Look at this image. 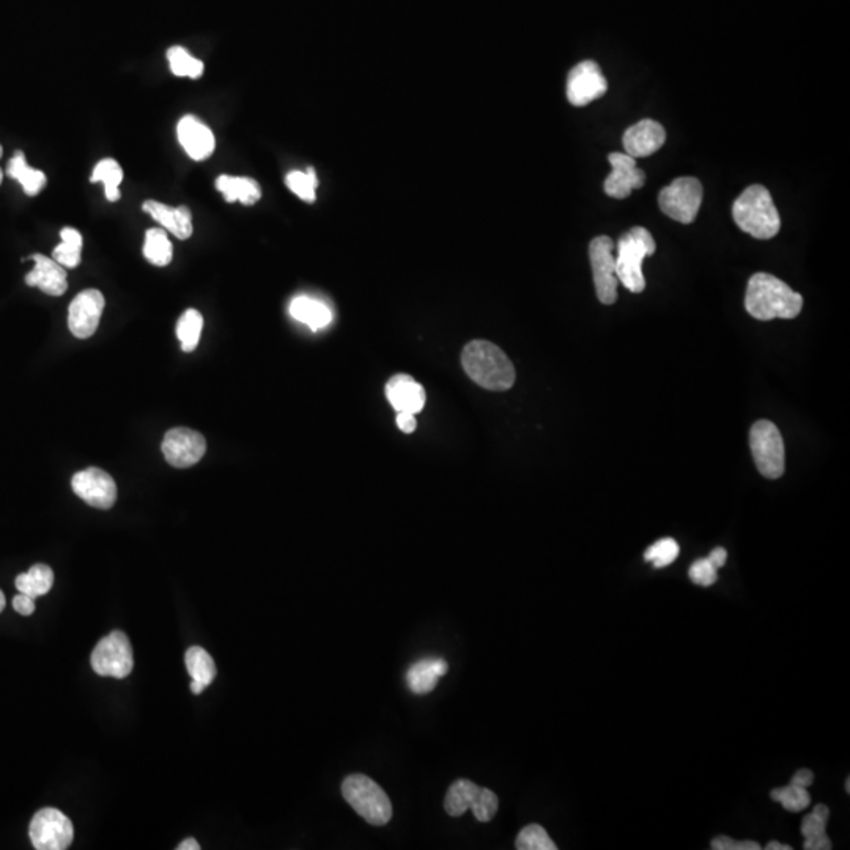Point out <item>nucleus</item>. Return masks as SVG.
Wrapping results in <instances>:
<instances>
[{"instance_id": "1", "label": "nucleus", "mask_w": 850, "mask_h": 850, "mask_svg": "<svg viewBox=\"0 0 850 850\" xmlns=\"http://www.w3.org/2000/svg\"><path fill=\"white\" fill-rule=\"evenodd\" d=\"M745 307L751 317L761 322L792 320L802 312L803 298L773 274L756 273L748 282Z\"/></svg>"}, {"instance_id": "2", "label": "nucleus", "mask_w": 850, "mask_h": 850, "mask_svg": "<svg viewBox=\"0 0 850 850\" xmlns=\"http://www.w3.org/2000/svg\"><path fill=\"white\" fill-rule=\"evenodd\" d=\"M462 366L476 385L488 391H507L515 383V367L498 345L473 340L463 348Z\"/></svg>"}, {"instance_id": "3", "label": "nucleus", "mask_w": 850, "mask_h": 850, "mask_svg": "<svg viewBox=\"0 0 850 850\" xmlns=\"http://www.w3.org/2000/svg\"><path fill=\"white\" fill-rule=\"evenodd\" d=\"M732 216L740 230L758 240L777 237L781 218L773 204L769 189L761 185L748 186L734 202Z\"/></svg>"}, {"instance_id": "4", "label": "nucleus", "mask_w": 850, "mask_h": 850, "mask_svg": "<svg viewBox=\"0 0 850 850\" xmlns=\"http://www.w3.org/2000/svg\"><path fill=\"white\" fill-rule=\"evenodd\" d=\"M657 249L654 237L644 227H633L624 233L618 241L616 257V276L625 289L632 293H641L646 289L643 274V262Z\"/></svg>"}, {"instance_id": "5", "label": "nucleus", "mask_w": 850, "mask_h": 850, "mask_svg": "<svg viewBox=\"0 0 850 850\" xmlns=\"http://www.w3.org/2000/svg\"><path fill=\"white\" fill-rule=\"evenodd\" d=\"M342 795L353 810L375 827H383L392 817V805L388 794L380 784L363 773H353L342 783Z\"/></svg>"}, {"instance_id": "6", "label": "nucleus", "mask_w": 850, "mask_h": 850, "mask_svg": "<svg viewBox=\"0 0 850 850\" xmlns=\"http://www.w3.org/2000/svg\"><path fill=\"white\" fill-rule=\"evenodd\" d=\"M750 448L759 473L767 479H780L786 470L784 441L777 425L770 421L754 422L750 430Z\"/></svg>"}, {"instance_id": "7", "label": "nucleus", "mask_w": 850, "mask_h": 850, "mask_svg": "<svg viewBox=\"0 0 850 850\" xmlns=\"http://www.w3.org/2000/svg\"><path fill=\"white\" fill-rule=\"evenodd\" d=\"M703 185L698 178H676L660 191L658 205L663 213L680 224H692L703 204Z\"/></svg>"}, {"instance_id": "8", "label": "nucleus", "mask_w": 850, "mask_h": 850, "mask_svg": "<svg viewBox=\"0 0 850 850\" xmlns=\"http://www.w3.org/2000/svg\"><path fill=\"white\" fill-rule=\"evenodd\" d=\"M92 668L98 676L125 679L134 668L133 647L125 633L115 630L92 652Z\"/></svg>"}, {"instance_id": "9", "label": "nucleus", "mask_w": 850, "mask_h": 850, "mask_svg": "<svg viewBox=\"0 0 850 850\" xmlns=\"http://www.w3.org/2000/svg\"><path fill=\"white\" fill-rule=\"evenodd\" d=\"M616 244L610 237L594 238L589 244V260L594 274L595 292L600 303H616L618 300V276H616Z\"/></svg>"}, {"instance_id": "10", "label": "nucleus", "mask_w": 850, "mask_h": 850, "mask_svg": "<svg viewBox=\"0 0 850 850\" xmlns=\"http://www.w3.org/2000/svg\"><path fill=\"white\" fill-rule=\"evenodd\" d=\"M29 836L37 850H65L73 843V822L56 808H43L30 822Z\"/></svg>"}, {"instance_id": "11", "label": "nucleus", "mask_w": 850, "mask_h": 850, "mask_svg": "<svg viewBox=\"0 0 850 850\" xmlns=\"http://www.w3.org/2000/svg\"><path fill=\"white\" fill-rule=\"evenodd\" d=\"M608 92V81L602 73L599 63L584 60L570 70L567 78V100L577 108H583L592 101L599 100Z\"/></svg>"}, {"instance_id": "12", "label": "nucleus", "mask_w": 850, "mask_h": 850, "mask_svg": "<svg viewBox=\"0 0 850 850\" xmlns=\"http://www.w3.org/2000/svg\"><path fill=\"white\" fill-rule=\"evenodd\" d=\"M161 448H163L164 459L170 466L189 468L204 457L207 452V441L196 430L177 427L166 433Z\"/></svg>"}, {"instance_id": "13", "label": "nucleus", "mask_w": 850, "mask_h": 850, "mask_svg": "<svg viewBox=\"0 0 850 850\" xmlns=\"http://www.w3.org/2000/svg\"><path fill=\"white\" fill-rule=\"evenodd\" d=\"M71 487L82 501L97 509H111L117 501V484L111 474L100 468H87L74 474Z\"/></svg>"}, {"instance_id": "14", "label": "nucleus", "mask_w": 850, "mask_h": 850, "mask_svg": "<svg viewBox=\"0 0 850 850\" xmlns=\"http://www.w3.org/2000/svg\"><path fill=\"white\" fill-rule=\"evenodd\" d=\"M104 301L100 290L89 289L79 293L68 307V328L74 337L89 339L95 334L103 315Z\"/></svg>"}, {"instance_id": "15", "label": "nucleus", "mask_w": 850, "mask_h": 850, "mask_svg": "<svg viewBox=\"0 0 850 850\" xmlns=\"http://www.w3.org/2000/svg\"><path fill=\"white\" fill-rule=\"evenodd\" d=\"M611 174L603 183L607 196L613 199H625L632 194L633 189L643 188L646 175L636 166V159L627 153H610Z\"/></svg>"}, {"instance_id": "16", "label": "nucleus", "mask_w": 850, "mask_h": 850, "mask_svg": "<svg viewBox=\"0 0 850 850\" xmlns=\"http://www.w3.org/2000/svg\"><path fill=\"white\" fill-rule=\"evenodd\" d=\"M666 131L662 123L643 119L625 131L624 148L632 158H647L665 145Z\"/></svg>"}, {"instance_id": "17", "label": "nucleus", "mask_w": 850, "mask_h": 850, "mask_svg": "<svg viewBox=\"0 0 850 850\" xmlns=\"http://www.w3.org/2000/svg\"><path fill=\"white\" fill-rule=\"evenodd\" d=\"M178 141L185 148L189 158L194 161H204L215 152V136L210 128L196 119L194 115H186L177 126Z\"/></svg>"}, {"instance_id": "18", "label": "nucleus", "mask_w": 850, "mask_h": 850, "mask_svg": "<svg viewBox=\"0 0 850 850\" xmlns=\"http://www.w3.org/2000/svg\"><path fill=\"white\" fill-rule=\"evenodd\" d=\"M32 259L35 268L26 276V284L29 287H38L41 292L51 296H60L67 292V271L62 265L46 255L35 254Z\"/></svg>"}, {"instance_id": "19", "label": "nucleus", "mask_w": 850, "mask_h": 850, "mask_svg": "<svg viewBox=\"0 0 850 850\" xmlns=\"http://www.w3.org/2000/svg\"><path fill=\"white\" fill-rule=\"evenodd\" d=\"M386 397L392 408L408 413H419L425 405V391L418 381L407 374L394 375L386 385Z\"/></svg>"}, {"instance_id": "20", "label": "nucleus", "mask_w": 850, "mask_h": 850, "mask_svg": "<svg viewBox=\"0 0 850 850\" xmlns=\"http://www.w3.org/2000/svg\"><path fill=\"white\" fill-rule=\"evenodd\" d=\"M142 208L180 240H188L193 235V215L188 207L172 208L156 200H147Z\"/></svg>"}, {"instance_id": "21", "label": "nucleus", "mask_w": 850, "mask_h": 850, "mask_svg": "<svg viewBox=\"0 0 850 850\" xmlns=\"http://www.w3.org/2000/svg\"><path fill=\"white\" fill-rule=\"evenodd\" d=\"M448 669V662L444 658H422L408 669V688L416 695H427L437 688L438 682L448 673Z\"/></svg>"}, {"instance_id": "22", "label": "nucleus", "mask_w": 850, "mask_h": 850, "mask_svg": "<svg viewBox=\"0 0 850 850\" xmlns=\"http://www.w3.org/2000/svg\"><path fill=\"white\" fill-rule=\"evenodd\" d=\"M289 311L296 322L304 323L312 331L326 328L333 320V312L329 309L328 304L315 300L312 296H296L295 300L290 303Z\"/></svg>"}, {"instance_id": "23", "label": "nucleus", "mask_w": 850, "mask_h": 850, "mask_svg": "<svg viewBox=\"0 0 850 850\" xmlns=\"http://www.w3.org/2000/svg\"><path fill=\"white\" fill-rule=\"evenodd\" d=\"M216 188L229 204L241 202L243 205H254L262 197V189L254 178L221 175L216 180Z\"/></svg>"}, {"instance_id": "24", "label": "nucleus", "mask_w": 850, "mask_h": 850, "mask_svg": "<svg viewBox=\"0 0 850 850\" xmlns=\"http://www.w3.org/2000/svg\"><path fill=\"white\" fill-rule=\"evenodd\" d=\"M7 175L21 183L27 196H37L46 186V175L41 170L27 166L26 155L23 152H16L10 159Z\"/></svg>"}, {"instance_id": "25", "label": "nucleus", "mask_w": 850, "mask_h": 850, "mask_svg": "<svg viewBox=\"0 0 850 850\" xmlns=\"http://www.w3.org/2000/svg\"><path fill=\"white\" fill-rule=\"evenodd\" d=\"M481 786L470 780H457L451 784L446 799H444V810L451 817H460L466 811L473 808L477 797L481 794Z\"/></svg>"}, {"instance_id": "26", "label": "nucleus", "mask_w": 850, "mask_h": 850, "mask_svg": "<svg viewBox=\"0 0 850 850\" xmlns=\"http://www.w3.org/2000/svg\"><path fill=\"white\" fill-rule=\"evenodd\" d=\"M15 584L19 592L37 599L51 591L54 584V572L46 564H35L26 573L18 575Z\"/></svg>"}, {"instance_id": "27", "label": "nucleus", "mask_w": 850, "mask_h": 850, "mask_svg": "<svg viewBox=\"0 0 850 850\" xmlns=\"http://www.w3.org/2000/svg\"><path fill=\"white\" fill-rule=\"evenodd\" d=\"M185 662L189 676L194 682H199L205 688L213 684L216 677L215 660L205 651L204 647H189L186 651Z\"/></svg>"}, {"instance_id": "28", "label": "nucleus", "mask_w": 850, "mask_h": 850, "mask_svg": "<svg viewBox=\"0 0 850 850\" xmlns=\"http://www.w3.org/2000/svg\"><path fill=\"white\" fill-rule=\"evenodd\" d=\"M123 180V170L120 164L112 158L103 159L93 169L90 182L103 183L104 193L109 202H117L120 199L119 186Z\"/></svg>"}, {"instance_id": "29", "label": "nucleus", "mask_w": 850, "mask_h": 850, "mask_svg": "<svg viewBox=\"0 0 850 850\" xmlns=\"http://www.w3.org/2000/svg\"><path fill=\"white\" fill-rule=\"evenodd\" d=\"M145 259L156 267H167L172 262V243L163 229H150L145 235L144 243Z\"/></svg>"}, {"instance_id": "30", "label": "nucleus", "mask_w": 850, "mask_h": 850, "mask_svg": "<svg viewBox=\"0 0 850 850\" xmlns=\"http://www.w3.org/2000/svg\"><path fill=\"white\" fill-rule=\"evenodd\" d=\"M202 328H204V317L196 309H188L180 317L177 323V336L182 344L183 352L189 353L196 350Z\"/></svg>"}, {"instance_id": "31", "label": "nucleus", "mask_w": 850, "mask_h": 850, "mask_svg": "<svg viewBox=\"0 0 850 850\" xmlns=\"http://www.w3.org/2000/svg\"><path fill=\"white\" fill-rule=\"evenodd\" d=\"M170 70L180 78L197 79L204 74V62L191 56L182 46H174L167 51Z\"/></svg>"}, {"instance_id": "32", "label": "nucleus", "mask_w": 850, "mask_h": 850, "mask_svg": "<svg viewBox=\"0 0 850 850\" xmlns=\"http://www.w3.org/2000/svg\"><path fill=\"white\" fill-rule=\"evenodd\" d=\"M770 797H772L773 802L780 803L784 810L791 811V813L806 810L811 803L808 789L800 788V786H795L792 783L789 786H784V788L773 789L770 792Z\"/></svg>"}, {"instance_id": "33", "label": "nucleus", "mask_w": 850, "mask_h": 850, "mask_svg": "<svg viewBox=\"0 0 850 850\" xmlns=\"http://www.w3.org/2000/svg\"><path fill=\"white\" fill-rule=\"evenodd\" d=\"M515 847L518 850H556L555 841L548 836L547 830L542 825L531 824L522 828L515 839Z\"/></svg>"}, {"instance_id": "34", "label": "nucleus", "mask_w": 850, "mask_h": 850, "mask_svg": "<svg viewBox=\"0 0 850 850\" xmlns=\"http://www.w3.org/2000/svg\"><path fill=\"white\" fill-rule=\"evenodd\" d=\"M285 183L289 186L290 191H292L295 196L300 197L304 202H315V189L318 186V178L315 175L314 169H307L306 172L303 170H292L287 178H285Z\"/></svg>"}, {"instance_id": "35", "label": "nucleus", "mask_w": 850, "mask_h": 850, "mask_svg": "<svg viewBox=\"0 0 850 850\" xmlns=\"http://www.w3.org/2000/svg\"><path fill=\"white\" fill-rule=\"evenodd\" d=\"M679 553L680 547L676 540L671 539V537H665V539H660L654 545L647 548L646 553H644V559L647 562H652L655 569H663V567L671 566L676 561Z\"/></svg>"}, {"instance_id": "36", "label": "nucleus", "mask_w": 850, "mask_h": 850, "mask_svg": "<svg viewBox=\"0 0 850 850\" xmlns=\"http://www.w3.org/2000/svg\"><path fill=\"white\" fill-rule=\"evenodd\" d=\"M499 808V800L496 797L495 792L490 791V789H481V794L477 797L476 803H474L473 811L474 817H476L479 822H490L492 821L495 814L498 813Z\"/></svg>"}, {"instance_id": "37", "label": "nucleus", "mask_w": 850, "mask_h": 850, "mask_svg": "<svg viewBox=\"0 0 850 850\" xmlns=\"http://www.w3.org/2000/svg\"><path fill=\"white\" fill-rule=\"evenodd\" d=\"M828 817H830V810H828L827 805H822L821 803V805L814 806L813 813L803 817V838L827 832Z\"/></svg>"}, {"instance_id": "38", "label": "nucleus", "mask_w": 850, "mask_h": 850, "mask_svg": "<svg viewBox=\"0 0 850 850\" xmlns=\"http://www.w3.org/2000/svg\"><path fill=\"white\" fill-rule=\"evenodd\" d=\"M688 577L699 586H712L718 580V569L707 558L698 559L693 562L688 570Z\"/></svg>"}, {"instance_id": "39", "label": "nucleus", "mask_w": 850, "mask_h": 850, "mask_svg": "<svg viewBox=\"0 0 850 850\" xmlns=\"http://www.w3.org/2000/svg\"><path fill=\"white\" fill-rule=\"evenodd\" d=\"M82 246L78 244L62 243L54 249L52 259L56 260L63 268H76L81 263Z\"/></svg>"}, {"instance_id": "40", "label": "nucleus", "mask_w": 850, "mask_h": 850, "mask_svg": "<svg viewBox=\"0 0 850 850\" xmlns=\"http://www.w3.org/2000/svg\"><path fill=\"white\" fill-rule=\"evenodd\" d=\"M710 847L714 850H759L761 846H759L756 841H736V839L729 838V836H717V838L712 839V844Z\"/></svg>"}, {"instance_id": "41", "label": "nucleus", "mask_w": 850, "mask_h": 850, "mask_svg": "<svg viewBox=\"0 0 850 850\" xmlns=\"http://www.w3.org/2000/svg\"><path fill=\"white\" fill-rule=\"evenodd\" d=\"M13 608L21 616H30L35 611V599L34 597H30V595L19 592L15 599H13Z\"/></svg>"}, {"instance_id": "42", "label": "nucleus", "mask_w": 850, "mask_h": 850, "mask_svg": "<svg viewBox=\"0 0 850 850\" xmlns=\"http://www.w3.org/2000/svg\"><path fill=\"white\" fill-rule=\"evenodd\" d=\"M803 849L806 850H830L832 849V841L828 838L827 832L819 833V835L808 836L805 838Z\"/></svg>"}, {"instance_id": "43", "label": "nucleus", "mask_w": 850, "mask_h": 850, "mask_svg": "<svg viewBox=\"0 0 850 850\" xmlns=\"http://www.w3.org/2000/svg\"><path fill=\"white\" fill-rule=\"evenodd\" d=\"M397 427L399 430H402L403 433H413L418 427V421H416V414L408 413V411H400L397 413Z\"/></svg>"}, {"instance_id": "44", "label": "nucleus", "mask_w": 850, "mask_h": 850, "mask_svg": "<svg viewBox=\"0 0 850 850\" xmlns=\"http://www.w3.org/2000/svg\"><path fill=\"white\" fill-rule=\"evenodd\" d=\"M814 781V773L808 769H800L799 772L794 773V777H792L791 783L795 784V786H800V788L808 789Z\"/></svg>"}, {"instance_id": "45", "label": "nucleus", "mask_w": 850, "mask_h": 850, "mask_svg": "<svg viewBox=\"0 0 850 850\" xmlns=\"http://www.w3.org/2000/svg\"><path fill=\"white\" fill-rule=\"evenodd\" d=\"M707 559H709V561L712 562L717 569H721V567L725 566L726 559H728V551L721 547L715 548V550H712V553L707 556Z\"/></svg>"}, {"instance_id": "46", "label": "nucleus", "mask_w": 850, "mask_h": 850, "mask_svg": "<svg viewBox=\"0 0 850 850\" xmlns=\"http://www.w3.org/2000/svg\"><path fill=\"white\" fill-rule=\"evenodd\" d=\"M60 237H62V241L65 243L78 244V246H82V235L76 229H71V227H65L60 232Z\"/></svg>"}, {"instance_id": "47", "label": "nucleus", "mask_w": 850, "mask_h": 850, "mask_svg": "<svg viewBox=\"0 0 850 850\" xmlns=\"http://www.w3.org/2000/svg\"><path fill=\"white\" fill-rule=\"evenodd\" d=\"M178 850H200V844L197 843L196 839L188 838L185 841L180 843V846L177 847Z\"/></svg>"}, {"instance_id": "48", "label": "nucleus", "mask_w": 850, "mask_h": 850, "mask_svg": "<svg viewBox=\"0 0 850 850\" xmlns=\"http://www.w3.org/2000/svg\"><path fill=\"white\" fill-rule=\"evenodd\" d=\"M765 849H767V850H792V847L788 846V844H781V843H777V841H770V843L767 844V847H765Z\"/></svg>"}, {"instance_id": "49", "label": "nucleus", "mask_w": 850, "mask_h": 850, "mask_svg": "<svg viewBox=\"0 0 850 850\" xmlns=\"http://www.w3.org/2000/svg\"><path fill=\"white\" fill-rule=\"evenodd\" d=\"M204 690L205 687H202L199 682H194V680L193 682H191V692H193L194 695H202V692H204Z\"/></svg>"}, {"instance_id": "50", "label": "nucleus", "mask_w": 850, "mask_h": 850, "mask_svg": "<svg viewBox=\"0 0 850 850\" xmlns=\"http://www.w3.org/2000/svg\"><path fill=\"white\" fill-rule=\"evenodd\" d=\"M5 608V595L4 592L0 591V613L4 611Z\"/></svg>"}, {"instance_id": "51", "label": "nucleus", "mask_w": 850, "mask_h": 850, "mask_svg": "<svg viewBox=\"0 0 850 850\" xmlns=\"http://www.w3.org/2000/svg\"><path fill=\"white\" fill-rule=\"evenodd\" d=\"M2 153H4V150H2V145H0V158H2ZM2 180H4V172L0 169V185H2Z\"/></svg>"}, {"instance_id": "52", "label": "nucleus", "mask_w": 850, "mask_h": 850, "mask_svg": "<svg viewBox=\"0 0 850 850\" xmlns=\"http://www.w3.org/2000/svg\"><path fill=\"white\" fill-rule=\"evenodd\" d=\"M846 791H847V792H850V783H849V778H847V781H846Z\"/></svg>"}]
</instances>
